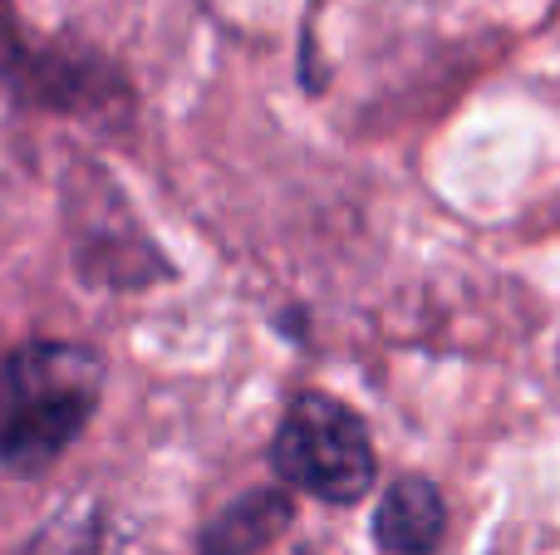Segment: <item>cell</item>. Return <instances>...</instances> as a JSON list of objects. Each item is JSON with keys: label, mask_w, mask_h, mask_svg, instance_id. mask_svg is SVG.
Wrapping results in <instances>:
<instances>
[{"label": "cell", "mask_w": 560, "mask_h": 555, "mask_svg": "<svg viewBox=\"0 0 560 555\" xmlns=\"http://www.w3.org/2000/svg\"><path fill=\"white\" fill-rule=\"evenodd\" d=\"M271 468L290 487L345 507L374 487V442L354 409L329 393H300L276 428Z\"/></svg>", "instance_id": "cell-2"}, {"label": "cell", "mask_w": 560, "mask_h": 555, "mask_svg": "<svg viewBox=\"0 0 560 555\" xmlns=\"http://www.w3.org/2000/svg\"><path fill=\"white\" fill-rule=\"evenodd\" d=\"M290 555H319V551H290Z\"/></svg>", "instance_id": "cell-5"}, {"label": "cell", "mask_w": 560, "mask_h": 555, "mask_svg": "<svg viewBox=\"0 0 560 555\" xmlns=\"http://www.w3.org/2000/svg\"><path fill=\"white\" fill-rule=\"evenodd\" d=\"M447 531L443 492L428 477H398L374 511V541L388 555H433Z\"/></svg>", "instance_id": "cell-3"}, {"label": "cell", "mask_w": 560, "mask_h": 555, "mask_svg": "<svg viewBox=\"0 0 560 555\" xmlns=\"http://www.w3.org/2000/svg\"><path fill=\"white\" fill-rule=\"evenodd\" d=\"M104 393V364L69 340L20 344L0 364V468L15 477L55 468L65 448L94 418Z\"/></svg>", "instance_id": "cell-1"}, {"label": "cell", "mask_w": 560, "mask_h": 555, "mask_svg": "<svg viewBox=\"0 0 560 555\" xmlns=\"http://www.w3.org/2000/svg\"><path fill=\"white\" fill-rule=\"evenodd\" d=\"M290 527L285 492H252L202 531V555H256Z\"/></svg>", "instance_id": "cell-4"}]
</instances>
